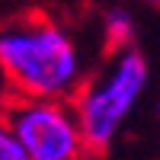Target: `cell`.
Wrapping results in <instances>:
<instances>
[{"label":"cell","instance_id":"cell-1","mask_svg":"<svg viewBox=\"0 0 160 160\" xmlns=\"http://www.w3.org/2000/svg\"><path fill=\"white\" fill-rule=\"evenodd\" d=\"M99 55L74 26L29 13L0 29V80L16 96L71 99Z\"/></svg>","mask_w":160,"mask_h":160},{"label":"cell","instance_id":"cell-2","mask_svg":"<svg viewBox=\"0 0 160 160\" xmlns=\"http://www.w3.org/2000/svg\"><path fill=\"white\" fill-rule=\"evenodd\" d=\"M93 68L96 71H90L74 90L71 109L77 115L87 154H109L148 93L151 64L131 42L109 48V55Z\"/></svg>","mask_w":160,"mask_h":160},{"label":"cell","instance_id":"cell-3","mask_svg":"<svg viewBox=\"0 0 160 160\" xmlns=\"http://www.w3.org/2000/svg\"><path fill=\"white\" fill-rule=\"evenodd\" d=\"M7 122L16 135L26 160H80L87 144L80 135L71 99L19 96L7 106Z\"/></svg>","mask_w":160,"mask_h":160},{"label":"cell","instance_id":"cell-4","mask_svg":"<svg viewBox=\"0 0 160 160\" xmlns=\"http://www.w3.org/2000/svg\"><path fill=\"white\" fill-rule=\"evenodd\" d=\"M99 35L106 48H118V45H131L138 38V16L128 3H112L106 7L99 16Z\"/></svg>","mask_w":160,"mask_h":160},{"label":"cell","instance_id":"cell-5","mask_svg":"<svg viewBox=\"0 0 160 160\" xmlns=\"http://www.w3.org/2000/svg\"><path fill=\"white\" fill-rule=\"evenodd\" d=\"M0 160H26L22 148H19V141H16V135H13V128H10L3 112H0Z\"/></svg>","mask_w":160,"mask_h":160},{"label":"cell","instance_id":"cell-6","mask_svg":"<svg viewBox=\"0 0 160 160\" xmlns=\"http://www.w3.org/2000/svg\"><path fill=\"white\" fill-rule=\"evenodd\" d=\"M148 3H157V0H148Z\"/></svg>","mask_w":160,"mask_h":160}]
</instances>
